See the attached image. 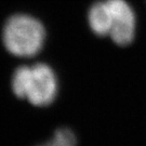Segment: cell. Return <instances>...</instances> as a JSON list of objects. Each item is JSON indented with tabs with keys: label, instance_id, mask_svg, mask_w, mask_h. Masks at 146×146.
Segmentation results:
<instances>
[{
	"label": "cell",
	"instance_id": "cell-1",
	"mask_svg": "<svg viewBox=\"0 0 146 146\" xmlns=\"http://www.w3.org/2000/svg\"><path fill=\"white\" fill-rule=\"evenodd\" d=\"M11 87L17 98L27 100L39 107L52 104L58 91V77L52 68L44 63L16 68Z\"/></svg>",
	"mask_w": 146,
	"mask_h": 146
},
{
	"label": "cell",
	"instance_id": "cell-2",
	"mask_svg": "<svg viewBox=\"0 0 146 146\" xmlns=\"http://www.w3.org/2000/svg\"><path fill=\"white\" fill-rule=\"evenodd\" d=\"M46 31L41 22L27 14H15L8 19L2 31V41L11 54L33 58L41 51Z\"/></svg>",
	"mask_w": 146,
	"mask_h": 146
},
{
	"label": "cell",
	"instance_id": "cell-3",
	"mask_svg": "<svg viewBox=\"0 0 146 146\" xmlns=\"http://www.w3.org/2000/svg\"><path fill=\"white\" fill-rule=\"evenodd\" d=\"M108 7V36L118 46L125 47L134 40L136 16L127 0H106Z\"/></svg>",
	"mask_w": 146,
	"mask_h": 146
},
{
	"label": "cell",
	"instance_id": "cell-4",
	"mask_svg": "<svg viewBox=\"0 0 146 146\" xmlns=\"http://www.w3.org/2000/svg\"><path fill=\"white\" fill-rule=\"evenodd\" d=\"M88 23L91 31L101 37L108 36V7L104 1H96L90 7Z\"/></svg>",
	"mask_w": 146,
	"mask_h": 146
},
{
	"label": "cell",
	"instance_id": "cell-5",
	"mask_svg": "<svg viewBox=\"0 0 146 146\" xmlns=\"http://www.w3.org/2000/svg\"><path fill=\"white\" fill-rule=\"evenodd\" d=\"M47 144L50 146H76L77 137L73 130L68 128H60L55 130L51 140Z\"/></svg>",
	"mask_w": 146,
	"mask_h": 146
},
{
	"label": "cell",
	"instance_id": "cell-6",
	"mask_svg": "<svg viewBox=\"0 0 146 146\" xmlns=\"http://www.w3.org/2000/svg\"><path fill=\"white\" fill-rule=\"evenodd\" d=\"M41 146H50V145H48V144H46V145H41Z\"/></svg>",
	"mask_w": 146,
	"mask_h": 146
}]
</instances>
